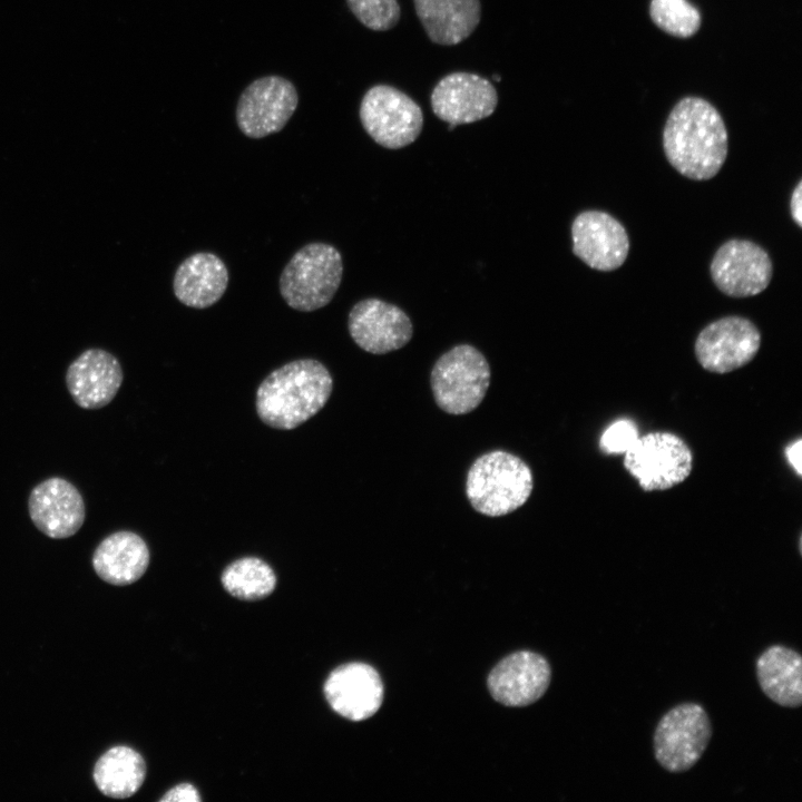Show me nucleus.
Masks as SVG:
<instances>
[{"instance_id": "1", "label": "nucleus", "mask_w": 802, "mask_h": 802, "mask_svg": "<svg viewBox=\"0 0 802 802\" xmlns=\"http://www.w3.org/2000/svg\"><path fill=\"white\" fill-rule=\"evenodd\" d=\"M663 149L671 166L684 177L713 178L728 151L727 130L721 114L704 98H682L666 119Z\"/></svg>"}, {"instance_id": "2", "label": "nucleus", "mask_w": 802, "mask_h": 802, "mask_svg": "<svg viewBox=\"0 0 802 802\" xmlns=\"http://www.w3.org/2000/svg\"><path fill=\"white\" fill-rule=\"evenodd\" d=\"M333 379L314 359L291 361L272 371L256 391V412L262 422L292 430L314 417L329 401Z\"/></svg>"}, {"instance_id": "3", "label": "nucleus", "mask_w": 802, "mask_h": 802, "mask_svg": "<svg viewBox=\"0 0 802 802\" xmlns=\"http://www.w3.org/2000/svg\"><path fill=\"white\" fill-rule=\"evenodd\" d=\"M534 477L518 456L493 450L478 457L466 478V496L472 508L488 517L508 515L530 497Z\"/></svg>"}, {"instance_id": "4", "label": "nucleus", "mask_w": 802, "mask_h": 802, "mask_svg": "<svg viewBox=\"0 0 802 802\" xmlns=\"http://www.w3.org/2000/svg\"><path fill=\"white\" fill-rule=\"evenodd\" d=\"M343 274L342 256L326 243H310L288 261L280 276V292L285 303L301 312L327 305L336 293Z\"/></svg>"}, {"instance_id": "5", "label": "nucleus", "mask_w": 802, "mask_h": 802, "mask_svg": "<svg viewBox=\"0 0 802 802\" xmlns=\"http://www.w3.org/2000/svg\"><path fill=\"white\" fill-rule=\"evenodd\" d=\"M491 371L485 355L470 344H459L434 363L430 385L437 405L449 414H466L486 397Z\"/></svg>"}, {"instance_id": "6", "label": "nucleus", "mask_w": 802, "mask_h": 802, "mask_svg": "<svg viewBox=\"0 0 802 802\" xmlns=\"http://www.w3.org/2000/svg\"><path fill=\"white\" fill-rule=\"evenodd\" d=\"M711 739L712 724L704 707L697 703L678 704L656 725L655 760L669 773L686 772L700 761Z\"/></svg>"}, {"instance_id": "7", "label": "nucleus", "mask_w": 802, "mask_h": 802, "mask_svg": "<svg viewBox=\"0 0 802 802\" xmlns=\"http://www.w3.org/2000/svg\"><path fill=\"white\" fill-rule=\"evenodd\" d=\"M624 454L625 469L644 491L671 489L685 481L693 469L691 448L672 432L638 437Z\"/></svg>"}, {"instance_id": "8", "label": "nucleus", "mask_w": 802, "mask_h": 802, "mask_svg": "<svg viewBox=\"0 0 802 802\" xmlns=\"http://www.w3.org/2000/svg\"><path fill=\"white\" fill-rule=\"evenodd\" d=\"M359 116L368 135L390 149L410 145L423 127L421 107L410 96L389 85H375L364 94Z\"/></svg>"}, {"instance_id": "9", "label": "nucleus", "mask_w": 802, "mask_h": 802, "mask_svg": "<svg viewBox=\"0 0 802 802\" xmlns=\"http://www.w3.org/2000/svg\"><path fill=\"white\" fill-rule=\"evenodd\" d=\"M297 104V90L288 79L276 75L261 77L251 82L238 98L237 126L250 138L278 133Z\"/></svg>"}, {"instance_id": "10", "label": "nucleus", "mask_w": 802, "mask_h": 802, "mask_svg": "<svg viewBox=\"0 0 802 802\" xmlns=\"http://www.w3.org/2000/svg\"><path fill=\"white\" fill-rule=\"evenodd\" d=\"M761 345V333L746 317L728 315L707 324L697 335L694 352L703 369L727 373L751 362Z\"/></svg>"}, {"instance_id": "11", "label": "nucleus", "mask_w": 802, "mask_h": 802, "mask_svg": "<svg viewBox=\"0 0 802 802\" xmlns=\"http://www.w3.org/2000/svg\"><path fill=\"white\" fill-rule=\"evenodd\" d=\"M710 273L722 293L742 299L757 295L769 286L773 264L767 252L759 244L732 238L716 250Z\"/></svg>"}, {"instance_id": "12", "label": "nucleus", "mask_w": 802, "mask_h": 802, "mask_svg": "<svg viewBox=\"0 0 802 802\" xmlns=\"http://www.w3.org/2000/svg\"><path fill=\"white\" fill-rule=\"evenodd\" d=\"M573 253L590 268L610 272L619 268L629 252V237L610 214L589 209L579 213L571 224Z\"/></svg>"}, {"instance_id": "13", "label": "nucleus", "mask_w": 802, "mask_h": 802, "mask_svg": "<svg viewBox=\"0 0 802 802\" xmlns=\"http://www.w3.org/2000/svg\"><path fill=\"white\" fill-rule=\"evenodd\" d=\"M430 102L439 119L456 127L492 115L498 105V94L488 79L472 72L456 71L439 80Z\"/></svg>"}, {"instance_id": "14", "label": "nucleus", "mask_w": 802, "mask_h": 802, "mask_svg": "<svg viewBox=\"0 0 802 802\" xmlns=\"http://www.w3.org/2000/svg\"><path fill=\"white\" fill-rule=\"evenodd\" d=\"M348 327L355 344L372 354L399 350L413 334L412 323L400 307L374 297L353 305Z\"/></svg>"}, {"instance_id": "15", "label": "nucleus", "mask_w": 802, "mask_h": 802, "mask_svg": "<svg viewBox=\"0 0 802 802\" xmlns=\"http://www.w3.org/2000/svg\"><path fill=\"white\" fill-rule=\"evenodd\" d=\"M28 511L36 528L53 539L74 536L86 519L81 493L74 483L60 477L48 478L31 490Z\"/></svg>"}, {"instance_id": "16", "label": "nucleus", "mask_w": 802, "mask_h": 802, "mask_svg": "<svg viewBox=\"0 0 802 802\" xmlns=\"http://www.w3.org/2000/svg\"><path fill=\"white\" fill-rule=\"evenodd\" d=\"M551 679L548 661L534 652L514 653L490 672L488 688L492 697L506 706H526L538 701Z\"/></svg>"}, {"instance_id": "17", "label": "nucleus", "mask_w": 802, "mask_h": 802, "mask_svg": "<svg viewBox=\"0 0 802 802\" xmlns=\"http://www.w3.org/2000/svg\"><path fill=\"white\" fill-rule=\"evenodd\" d=\"M323 691L332 710L351 721L371 717L383 700L380 675L364 663H349L336 667L326 678Z\"/></svg>"}, {"instance_id": "18", "label": "nucleus", "mask_w": 802, "mask_h": 802, "mask_svg": "<svg viewBox=\"0 0 802 802\" xmlns=\"http://www.w3.org/2000/svg\"><path fill=\"white\" fill-rule=\"evenodd\" d=\"M65 379L75 403L82 409L96 410L113 401L124 373L115 355L102 349H88L69 364Z\"/></svg>"}, {"instance_id": "19", "label": "nucleus", "mask_w": 802, "mask_h": 802, "mask_svg": "<svg viewBox=\"0 0 802 802\" xmlns=\"http://www.w3.org/2000/svg\"><path fill=\"white\" fill-rule=\"evenodd\" d=\"M150 560L145 540L136 532L119 530L105 537L95 548L91 565L97 576L115 586L137 581Z\"/></svg>"}, {"instance_id": "20", "label": "nucleus", "mask_w": 802, "mask_h": 802, "mask_svg": "<svg viewBox=\"0 0 802 802\" xmlns=\"http://www.w3.org/2000/svg\"><path fill=\"white\" fill-rule=\"evenodd\" d=\"M228 285V271L215 254L198 252L185 258L175 272L173 290L186 306L206 309L219 301Z\"/></svg>"}, {"instance_id": "21", "label": "nucleus", "mask_w": 802, "mask_h": 802, "mask_svg": "<svg viewBox=\"0 0 802 802\" xmlns=\"http://www.w3.org/2000/svg\"><path fill=\"white\" fill-rule=\"evenodd\" d=\"M428 38L441 46L466 40L481 19L480 0H413Z\"/></svg>"}, {"instance_id": "22", "label": "nucleus", "mask_w": 802, "mask_h": 802, "mask_svg": "<svg viewBox=\"0 0 802 802\" xmlns=\"http://www.w3.org/2000/svg\"><path fill=\"white\" fill-rule=\"evenodd\" d=\"M759 685L772 702L789 708L802 704V657L793 648L772 645L756 659Z\"/></svg>"}, {"instance_id": "23", "label": "nucleus", "mask_w": 802, "mask_h": 802, "mask_svg": "<svg viewBox=\"0 0 802 802\" xmlns=\"http://www.w3.org/2000/svg\"><path fill=\"white\" fill-rule=\"evenodd\" d=\"M146 771L145 760L137 751L129 746L117 745L97 760L92 779L104 795L127 799L140 789Z\"/></svg>"}, {"instance_id": "24", "label": "nucleus", "mask_w": 802, "mask_h": 802, "mask_svg": "<svg viewBox=\"0 0 802 802\" xmlns=\"http://www.w3.org/2000/svg\"><path fill=\"white\" fill-rule=\"evenodd\" d=\"M223 587L232 596L243 600L267 597L275 589L273 568L257 557H243L231 563L222 573Z\"/></svg>"}, {"instance_id": "25", "label": "nucleus", "mask_w": 802, "mask_h": 802, "mask_svg": "<svg viewBox=\"0 0 802 802\" xmlns=\"http://www.w3.org/2000/svg\"><path fill=\"white\" fill-rule=\"evenodd\" d=\"M649 16L659 29L678 38L694 36L702 23L698 9L688 0H651Z\"/></svg>"}, {"instance_id": "26", "label": "nucleus", "mask_w": 802, "mask_h": 802, "mask_svg": "<svg viewBox=\"0 0 802 802\" xmlns=\"http://www.w3.org/2000/svg\"><path fill=\"white\" fill-rule=\"evenodd\" d=\"M346 3L354 17L374 31L390 30L400 20L398 0H346Z\"/></svg>"}, {"instance_id": "27", "label": "nucleus", "mask_w": 802, "mask_h": 802, "mask_svg": "<svg viewBox=\"0 0 802 802\" xmlns=\"http://www.w3.org/2000/svg\"><path fill=\"white\" fill-rule=\"evenodd\" d=\"M638 437L633 420L619 419L605 429L599 439V449L606 454L625 453Z\"/></svg>"}, {"instance_id": "28", "label": "nucleus", "mask_w": 802, "mask_h": 802, "mask_svg": "<svg viewBox=\"0 0 802 802\" xmlns=\"http://www.w3.org/2000/svg\"><path fill=\"white\" fill-rule=\"evenodd\" d=\"M159 801L167 802H199L197 789L189 783H182L170 789Z\"/></svg>"}, {"instance_id": "29", "label": "nucleus", "mask_w": 802, "mask_h": 802, "mask_svg": "<svg viewBox=\"0 0 802 802\" xmlns=\"http://www.w3.org/2000/svg\"><path fill=\"white\" fill-rule=\"evenodd\" d=\"M785 457L791 464V467L795 470L798 476L802 475V463H801V454H802V440L799 438L794 442L790 443L785 450H784Z\"/></svg>"}, {"instance_id": "30", "label": "nucleus", "mask_w": 802, "mask_h": 802, "mask_svg": "<svg viewBox=\"0 0 802 802\" xmlns=\"http://www.w3.org/2000/svg\"><path fill=\"white\" fill-rule=\"evenodd\" d=\"M790 209L793 221L798 226H802V180H799L793 189L790 200Z\"/></svg>"}, {"instance_id": "31", "label": "nucleus", "mask_w": 802, "mask_h": 802, "mask_svg": "<svg viewBox=\"0 0 802 802\" xmlns=\"http://www.w3.org/2000/svg\"><path fill=\"white\" fill-rule=\"evenodd\" d=\"M493 78H495L497 81H500V79H501L500 76H497V75H493Z\"/></svg>"}]
</instances>
